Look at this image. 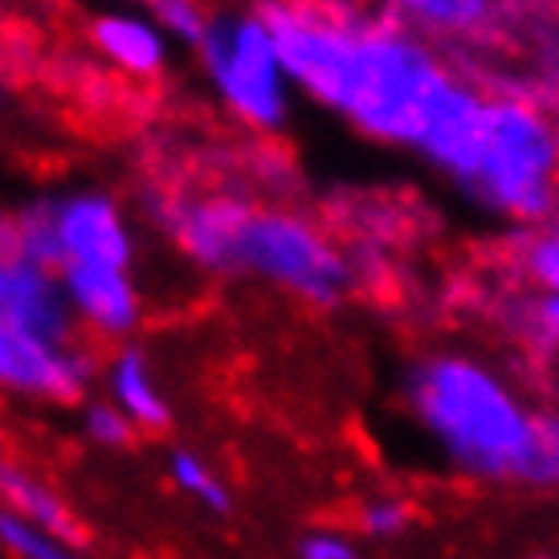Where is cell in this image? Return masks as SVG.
Returning a JSON list of instances; mask_svg holds the SVG:
<instances>
[{"mask_svg": "<svg viewBox=\"0 0 559 559\" xmlns=\"http://www.w3.org/2000/svg\"><path fill=\"white\" fill-rule=\"evenodd\" d=\"M450 79L453 70L425 46L420 33L404 25L356 21V37L340 70V82L326 98V110H335L368 140L413 152L420 127Z\"/></svg>", "mask_w": 559, "mask_h": 559, "instance_id": "2", "label": "cell"}, {"mask_svg": "<svg viewBox=\"0 0 559 559\" xmlns=\"http://www.w3.org/2000/svg\"><path fill=\"white\" fill-rule=\"evenodd\" d=\"M302 559H356L359 547L343 531H307L295 547Z\"/></svg>", "mask_w": 559, "mask_h": 559, "instance_id": "20", "label": "cell"}, {"mask_svg": "<svg viewBox=\"0 0 559 559\" xmlns=\"http://www.w3.org/2000/svg\"><path fill=\"white\" fill-rule=\"evenodd\" d=\"M94 58L127 82H156L171 66V37L156 25L147 4H103L86 25Z\"/></svg>", "mask_w": 559, "mask_h": 559, "instance_id": "9", "label": "cell"}, {"mask_svg": "<svg viewBox=\"0 0 559 559\" xmlns=\"http://www.w3.org/2000/svg\"><path fill=\"white\" fill-rule=\"evenodd\" d=\"M98 380H103V396L123 408L131 425L140 433H164L171 425V401L147 347H140L135 340L115 343L103 364H98Z\"/></svg>", "mask_w": 559, "mask_h": 559, "instance_id": "11", "label": "cell"}, {"mask_svg": "<svg viewBox=\"0 0 559 559\" xmlns=\"http://www.w3.org/2000/svg\"><path fill=\"white\" fill-rule=\"evenodd\" d=\"M450 180L495 217L544 225L559 204L556 119L527 98L486 94L474 143Z\"/></svg>", "mask_w": 559, "mask_h": 559, "instance_id": "3", "label": "cell"}, {"mask_svg": "<svg viewBox=\"0 0 559 559\" xmlns=\"http://www.w3.org/2000/svg\"><path fill=\"white\" fill-rule=\"evenodd\" d=\"M0 103H4V82H0Z\"/></svg>", "mask_w": 559, "mask_h": 559, "instance_id": "24", "label": "cell"}, {"mask_svg": "<svg viewBox=\"0 0 559 559\" xmlns=\"http://www.w3.org/2000/svg\"><path fill=\"white\" fill-rule=\"evenodd\" d=\"M408 527H413V511L401 498H372L359 511V531L376 544H392V539L408 535Z\"/></svg>", "mask_w": 559, "mask_h": 559, "instance_id": "18", "label": "cell"}, {"mask_svg": "<svg viewBox=\"0 0 559 559\" xmlns=\"http://www.w3.org/2000/svg\"><path fill=\"white\" fill-rule=\"evenodd\" d=\"M401 396L453 474L559 486V417L535 413L490 364L457 352L425 356L404 372Z\"/></svg>", "mask_w": 559, "mask_h": 559, "instance_id": "1", "label": "cell"}, {"mask_svg": "<svg viewBox=\"0 0 559 559\" xmlns=\"http://www.w3.org/2000/svg\"><path fill=\"white\" fill-rule=\"evenodd\" d=\"M0 314L49 343H74L79 326L66 307L58 265L13 246L0 258Z\"/></svg>", "mask_w": 559, "mask_h": 559, "instance_id": "10", "label": "cell"}, {"mask_svg": "<svg viewBox=\"0 0 559 559\" xmlns=\"http://www.w3.org/2000/svg\"><path fill=\"white\" fill-rule=\"evenodd\" d=\"M16 246V225H13V213H4L0 209V258Z\"/></svg>", "mask_w": 559, "mask_h": 559, "instance_id": "22", "label": "cell"}, {"mask_svg": "<svg viewBox=\"0 0 559 559\" xmlns=\"http://www.w3.org/2000/svg\"><path fill=\"white\" fill-rule=\"evenodd\" d=\"M58 278L66 290V307L79 326V340L115 347L140 335L147 311H143V286L135 278V265L62 262Z\"/></svg>", "mask_w": 559, "mask_h": 559, "instance_id": "8", "label": "cell"}, {"mask_svg": "<svg viewBox=\"0 0 559 559\" xmlns=\"http://www.w3.org/2000/svg\"><path fill=\"white\" fill-rule=\"evenodd\" d=\"M0 507L37 519L41 527H49L53 535H62L74 551L86 547V527L79 523V514L70 511V502H66L37 469H29L25 462L9 457V453H0Z\"/></svg>", "mask_w": 559, "mask_h": 559, "instance_id": "12", "label": "cell"}, {"mask_svg": "<svg viewBox=\"0 0 559 559\" xmlns=\"http://www.w3.org/2000/svg\"><path fill=\"white\" fill-rule=\"evenodd\" d=\"M16 246L49 265L62 262H123L135 265V221L107 188H66L33 197L13 213Z\"/></svg>", "mask_w": 559, "mask_h": 559, "instance_id": "6", "label": "cell"}, {"mask_svg": "<svg viewBox=\"0 0 559 559\" xmlns=\"http://www.w3.org/2000/svg\"><path fill=\"white\" fill-rule=\"evenodd\" d=\"M392 9L420 37H474L490 25L495 0H392Z\"/></svg>", "mask_w": 559, "mask_h": 559, "instance_id": "13", "label": "cell"}, {"mask_svg": "<svg viewBox=\"0 0 559 559\" xmlns=\"http://www.w3.org/2000/svg\"><path fill=\"white\" fill-rule=\"evenodd\" d=\"M147 13L156 16V25L171 37V46L197 49L204 37L213 13L204 9L201 0H147Z\"/></svg>", "mask_w": 559, "mask_h": 559, "instance_id": "17", "label": "cell"}, {"mask_svg": "<svg viewBox=\"0 0 559 559\" xmlns=\"http://www.w3.org/2000/svg\"><path fill=\"white\" fill-rule=\"evenodd\" d=\"M79 404H82L79 429H82V437H86V445L110 450V453H123L135 445L140 429L131 425V417H127L115 401H107V396H82Z\"/></svg>", "mask_w": 559, "mask_h": 559, "instance_id": "16", "label": "cell"}, {"mask_svg": "<svg viewBox=\"0 0 559 559\" xmlns=\"http://www.w3.org/2000/svg\"><path fill=\"white\" fill-rule=\"evenodd\" d=\"M221 278L265 282L307 307H335L352 295L356 270L307 213L249 201L229 237Z\"/></svg>", "mask_w": 559, "mask_h": 559, "instance_id": "4", "label": "cell"}, {"mask_svg": "<svg viewBox=\"0 0 559 559\" xmlns=\"http://www.w3.org/2000/svg\"><path fill=\"white\" fill-rule=\"evenodd\" d=\"M523 265H527V278L535 282L539 290L559 295V229H547V234L531 237L527 253H523Z\"/></svg>", "mask_w": 559, "mask_h": 559, "instance_id": "19", "label": "cell"}, {"mask_svg": "<svg viewBox=\"0 0 559 559\" xmlns=\"http://www.w3.org/2000/svg\"><path fill=\"white\" fill-rule=\"evenodd\" d=\"M0 551L13 559H66L74 556V547L66 544L62 535H53L49 527H41L37 519L21 511L0 507Z\"/></svg>", "mask_w": 559, "mask_h": 559, "instance_id": "15", "label": "cell"}, {"mask_svg": "<svg viewBox=\"0 0 559 559\" xmlns=\"http://www.w3.org/2000/svg\"><path fill=\"white\" fill-rule=\"evenodd\" d=\"M103 4H147V0H103Z\"/></svg>", "mask_w": 559, "mask_h": 559, "instance_id": "23", "label": "cell"}, {"mask_svg": "<svg viewBox=\"0 0 559 559\" xmlns=\"http://www.w3.org/2000/svg\"><path fill=\"white\" fill-rule=\"evenodd\" d=\"M535 323H539V331L559 347V295L544 290V298L535 302Z\"/></svg>", "mask_w": 559, "mask_h": 559, "instance_id": "21", "label": "cell"}, {"mask_svg": "<svg viewBox=\"0 0 559 559\" xmlns=\"http://www.w3.org/2000/svg\"><path fill=\"white\" fill-rule=\"evenodd\" d=\"M98 380L86 340L49 343L0 314V392L16 401L79 404Z\"/></svg>", "mask_w": 559, "mask_h": 559, "instance_id": "7", "label": "cell"}, {"mask_svg": "<svg viewBox=\"0 0 559 559\" xmlns=\"http://www.w3.org/2000/svg\"><path fill=\"white\" fill-rule=\"evenodd\" d=\"M197 62L221 110L258 135H278L295 115V82L286 74L274 29L262 9L217 13L197 41Z\"/></svg>", "mask_w": 559, "mask_h": 559, "instance_id": "5", "label": "cell"}, {"mask_svg": "<svg viewBox=\"0 0 559 559\" xmlns=\"http://www.w3.org/2000/svg\"><path fill=\"white\" fill-rule=\"evenodd\" d=\"M168 481L209 514H229L234 511V495L229 481L221 478L217 469L204 462L197 450H171L168 453Z\"/></svg>", "mask_w": 559, "mask_h": 559, "instance_id": "14", "label": "cell"}]
</instances>
